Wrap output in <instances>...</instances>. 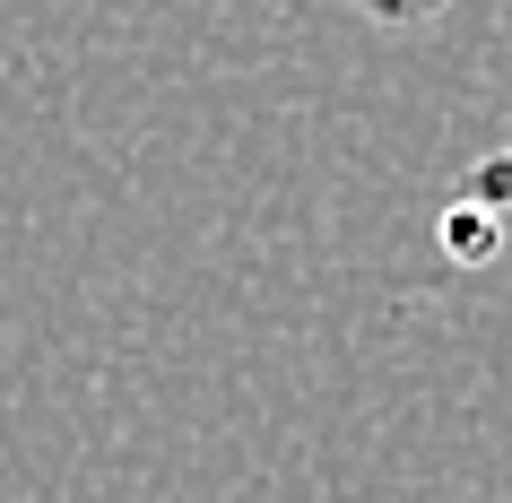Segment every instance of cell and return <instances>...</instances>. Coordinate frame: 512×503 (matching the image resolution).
Wrapping results in <instances>:
<instances>
[{
	"label": "cell",
	"mask_w": 512,
	"mask_h": 503,
	"mask_svg": "<svg viewBox=\"0 0 512 503\" xmlns=\"http://www.w3.org/2000/svg\"><path fill=\"white\" fill-rule=\"evenodd\" d=\"M460 200H469V209H486V217H495V209H512V139L460 165Z\"/></svg>",
	"instance_id": "6da1fadb"
},
{
	"label": "cell",
	"mask_w": 512,
	"mask_h": 503,
	"mask_svg": "<svg viewBox=\"0 0 512 503\" xmlns=\"http://www.w3.org/2000/svg\"><path fill=\"white\" fill-rule=\"evenodd\" d=\"M356 9H365L374 27H434L452 0H356Z\"/></svg>",
	"instance_id": "7a4b0ae2"
}]
</instances>
